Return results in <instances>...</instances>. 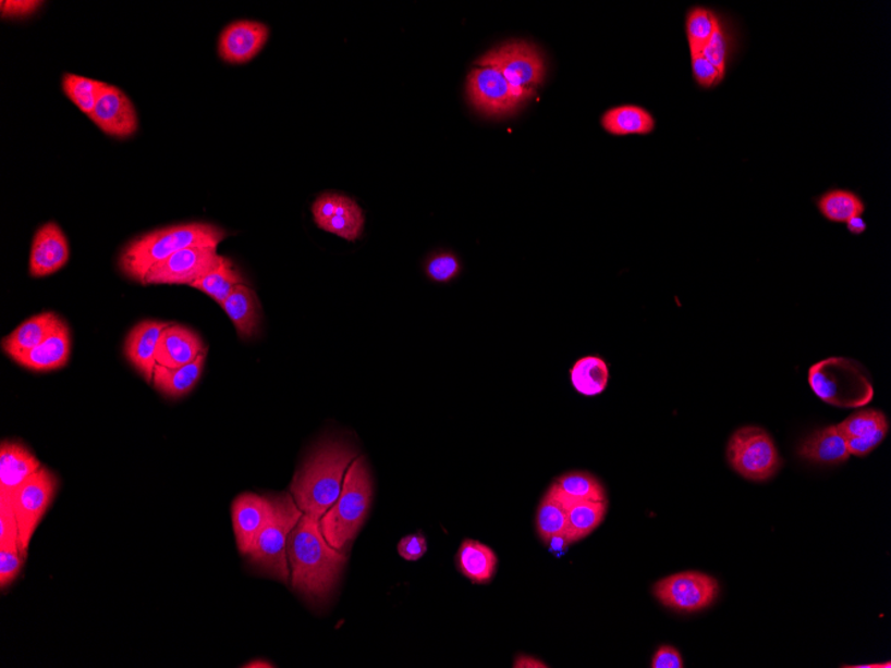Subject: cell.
Masks as SVG:
<instances>
[{
	"instance_id": "cell-1",
	"label": "cell",
	"mask_w": 891,
	"mask_h": 668,
	"mask_svg": "<svg viewBox=\"0 0 891 668\" xmlns=\"http://www.w3.org/2000/svg\"><path fill=\"white\" fill-rule=\"evenodd\" d=\"M288 557L293 586L310 601H325L334 590L346 555L326 541L318 519L303 514L291 531Z\"/></svg>"
},
{
	"instance_id": "cell-2",
	"label": "cell",
	"mask_w": 891,
	"mask_h": 668,
	"mask_svg": "<svg viewBox=\"0 0 891 668\" xmlns=\"http://www.w3.org/2000/svg\"><path fill=\"white\" fill-rule=\"evenodd\" d=\"M356 454L347 443L328 441L315 448L291 483V494L303 514L322 519L337 504L344 477Z\"/></svg>"
},
{
	"instance_id": "cell-3",
	"label": "cell",
	"mask_w": 891,
	"mask_h": 668,
	"mask_svg": "<svg viewBox=\"0 0 891 668\" xmlns=\"http://www.w3.org/2000/svg\"><path fill=\"white\" fill-rule=\"evenodd\" d=\"M228 236L216 224L194 222L156 230L130 242L119 256L118 265L124 276L144 285L154 265L188 247H216Z\"/></svg>"
},
{
	"instance_id": "cell-4",
	"label": "cell",
	"mask_w": 891,
	"mask_h": 668,
	"mask_svg": "<svg viewBox=\"0 0 891 668\" xmlns=\"http://www.w3.org/2000/svg\"><path fill=\"white\" fill-rule=\"evenodd\" d=\"M371 499L370 471L364 458H356L344 477L340 498L319 520L331 547L342 552L354 540L370 511Z\"/></svg>"
},
{
	"instance_id": "cell-5",
	"label": "cell",
	"mask_w": 891,
	"mask_h": 668,
	"mask_svg": "<svg viewBox=\"0 0 891 668\" xmlns=\"http://www.w3.org/2000/svg\"><path fill=\"white\" fill-rule=\"evenodd\" d=\"M809 384L819 399L840 409H859L875 396L863 366L846 358H829L811 366Z\"/></svg>"
},
{
	"instance_id": "cell-6",
	"label": "cell",
	"mask_w": 891,
	"mask_h": 668,
	"mask_svg": "<svg viewBox=\"0 0 891 668\" xmlns=\"http://www.w3.org/2000/svg\"><path fill=\"white\" fill-rule=\"evenodd\" d=\"M272 514L269 522L259 532L249 559L260 570L283 583L290 581L288 542L291 531L298 524L303 511L293 496L282 494L271 496Z\"/></svg>"
},
{
	"instance_id": "cell-7",
	"label": "cell",
	"mask_w": 891,
	"mask_h": 668,
	"mask_svg": "<svg viewBox=\"0 0 891 668\" xmlns=\"http://www.w3.org/2000/svg\"><path fill=\"white\" fill-rule=\"evenodd\" d=\"M478 67L496 69L516 91L532 98L545 78V62L536 46L515 40L487 52Z\"/></svg>"
},
{
	"instance_id": "cell-8",
	"label": "cell",
	"mask_w": 891,
	"mask_h": 668,
	"mask_svg": "<svg viewBox=\"0 0 891 668\" xmlns=\"http://www.w3.org/2000/svg\"><path fill=\"white\" fill-rule=\"evenodd\" d=\"M728 459L741 477L754 482L768 481L781 466L780 454L768 431L754 425L740 429L730 437Z\"/></svg>"
},
{
	"instance_id": "cell-9",
	"label": "cell",
	"mask_w": 891,
	"mask_h": 668,
	"mask_svg": "<svg viewBox=\"0 0 891 668\" xmlns=\"http://www.w3.org/2000/svg\"><path fill=\"white\" fill-rule=\"evenodd\" d=\"M58 479L51 471L41 467L29 477L21 487L15 490L10 500L20 528L22 553L27 555L29 542L33 540L41 518L51 506L57 494Z\"/></svg>"
},
{
	"instance_id": "cell-10",
	"label": "cell",
	"mask_w": 891,
	"mask_h": 668,
	"mask_svg": "<svg viewBox=\"0 0 891 668\" xmlns=\"http://www.w3.org/2000/svg\"><path fill=\"white\" fill-rule=\"evenodd\" d=\"M720 586L715 578L698 571L675 573L659 581L655 595L663 606L681 613H697L716 601Z\"/></svg>"
},
{
	"instance_id": "cell-11",
	"label": "cell",
	"mask_w": 891,
	"mask_h": 668,
	"mask_svg": "<svg viewBox=\"0 0 891 668\" xmlns=\"http://www.w3.org/2000/svg\"><path fill=\"white\" fill-rule=\"evenodd\" d=\"M216 247H188L163 260L146 275L144 285H187L192 287L222 263Z\"/></svg>"
},
{
	"instance_id": "cell-12",
	"label": "cell",
	"mask_w": 891,
	"mask_h": 668,
	"mask_svg": "<svg viewBox=\"0 0 891 668\" xmlns=\"http://www.w3.org/2000/svg\"><path fill=\"white\" fill-rule=\"evenodd\" d=\"M467 97L475 110L490 116L512 114L528 99L496 69L477 67L468 74Z\"/></svg>"
},
{
	"instance_id": "cell-13",
	"label": "cell",
	"mask_w": 891,
	"mask_h": 668,
	"mask_svg": "<svg viewBox=\"0 0 891 668\" xmlns=\"http://www.w3.org/2000/svg\"><path fill=\"white\" fill-rule=\"evenodd\" d=\"M314 222L324 232L355 242L364 233L365 217L355 200L340 194H324L313 205Z\"/></svg>"
},
{
	"instance_id": "cell-14",
	"label": "cell",
	"mask_w": 891,
	"mask_h": 668,
	"mask_svg": "<svg viewBox=\"0 0 891 668\" xmlns=\"http://www.w3.org/2000/svg\"><path fill=\"white\" fill-rule=\"evenodd\" d=\"M90 120L110 137L126 139L138 129V115L132 100L121 88L105 85Z\"/></svg>"
},
{
	"instance_id": "cell-15",
	"label": "cell",
	"mask_w": 891,
	"mask_h": 668,
	"mask_svg": "<svg viewBox=\"0 0 891 668\" xmlns=\"http://www.w3.org/2000/svg\"><path fill=\"white\" fill-rule=\"evenodd\" d=\"M270 29L264 23H231L219 37L218 52L224 62L243 64L253 61L269 40Z\"/></svg>"
},
{
	"instance_id": "cell-16",
	"label": "cell",
	"mask_w": 891,
	"mask_h": 668,
	"mask_svg": "<svg viewBox=\"0 0 891 668\" xmlns=\"http://www.w3.org/2000/svg\"><path fill=\"white\" fill-rule=\"evenodd\" d=\"M70 259L66 235L56 222L46 223L34 236L29 252V275L45 277L58 273Z\"/></svg>"
},
{
	"instance_id": "cell-17",
	"label": "cell",
	"mask_w": 891,
	"mask_h": 668,
	"mask_svg": "<svg viewBox=\"0 0 891 668\" xmlns=\"http://www.w3.org/2000/svg\"><path fill=\"white\" fill-rule=\"evenodd\" d=\"M837 429L845 440L849 453L863 458L881 445L889 433V422L882 411L863 410L837 424Z\"/></svg>"
},
{
	"instance_id": "cell-18",
	"label": "cell",
	"mask_w": 891,
	"mask_h": 668,
	"mask_svg": "<svg viewBox=\"0 0 891 668\" xmlns=\"http://www.w3.org/2000/svg\"><path fill=\"white\" fill-rule=\"evenodd\" d=\"M231 512L237 548L243 555H248L259 532L271 518L272 500L258 494H242L234 500Z\"/></svg>"
},
{
	"instance_id": "cell-19",
	"label": "cell",
	"mask_w": 891,
	"mask_h": 668,
	"mask_svg": "<svg viewBox=\"0 0 891 668\" xmlns=\"http://www.w3.org/2000/svg\"><path fill=\"white\" fill-rule=\"evenodd\" d=\"M170 326L168 322L144 321L130 331L124 342V355L148 383H152L157 368V350L160 336Z\"/></svg>"
},
{
	"instance_id": "cell-20",
	"label": "cell",
	"mask_w": 891,
	"mask_h": 668,
	"mask_svg": "<svg viewBox=\"0 0 891 668\" xmlns=\"http://www.w3.org/2000/svg\"><path fill=\"white\" fill-rule=\"evenodd\" d=\"M40 469L39 460L21 443L3 442L0 448V498L10 499L15 490Z\"/></svg>"
},
{
	"instance_id": "cell-21",
	"label": "cell",
	"mask_w": 891,
	"mask_h": 668,
	"mask_svg": "<svg viewBox=\"0 0 891 668\" xmlns=\"http://www.w3.org/2000/svg\"><path fill=\"white\" fill-rule=\"evenodd\" d=\"M205 348L204 342L193 330L170 323L158 343L157 363L170 369L182 368L197 359Z\"/></svg>"
},
{
	"instance_id": "cell-22",
	"label": "cell",
	"mask_w": 891,
	"mask_h": 668,
	"mask_svg": "<svg viewBox=\"0 0 891 668\" xmlns=\"http://www.w3.org/2000/svg\"><path fill=\"white\" fill-rule=\"evenodd\" d=\"M64 324L66 323L56 312H41V314L29 318L13 333L5 336L2 342L3 350L10 358L15 359L49 339Z\"/></svg>"
},
{
	"instance_id": "cell-23",
	"label": "cell",
	"mask_w": 891,
	"mask_h": 668,
	"mask_svg": "<svg viewBox=\"0 0 891 668\" xmlns=\"http://www.w3.org/2000/svg\"><path fill=\"white\" fill-rule=\"evenodd\" d=\"M222 310L233 322L237 335L242 339H249L259 333L263 322V309L259 299L252 287L240 285L233 289L229 298L221 305Z\"/></svg>"
},
{
	"instance_id": "cell-24",
	"label": "cell",
	"mask_w": 891,
	"mask_h": 668,
	"mask_svg": "<svg viewBox=\"0 0 891 668\" xmlns=\"http://www.w3.org/2000/svg\"><path fill=\"white\" fill-rule=\"evenodd\" d=\"M71 355V336L68 324L59 329L49 339L40 343L14 360L17 364L33 371H52L64 368Z\"/></svg>"
},
{
	"instance_id": "cell-25",
	"label": "cell",
	"mask_w": 891,
	"mask_h": 668,
	"mask_svg": "<svg viewBox=\"0 0 891 668\" xmlns=\"http://www.w3.org/2000/svg\"><path fill=\"white\" fill-rule=\"evenodd\" d=\"M800 457L813 463L841 465L851 458L846 442L837 425L816 431L801 443Z\"/></svg>"
},
{
	"instance_id": "cell-26",
	"label": "cell",
	"mask_w": 891,
	"mask_h": 668,
	"mask_svg": "<svg viewBox=\"0 0 891 668\" xmlns=\"http://www.w3.org/2000/svg\"><path fill=\"white\" fill-rule=\"evenodd\" d=\"M206 357L207 348L192 363L184 364L182 368L170 369L157 364L152 378L154 386L158 392L172 399L186 396L197 386L205 369Z\"/></svg>"
},
{
	"instance_id": "cell-27",
	"label": "cell",
	"mask_w": 891,
	"mask_h": 668,
	"mask_svg": "<svg viewBox=\"0 0 891 668\" xmlns=\"http://www.w3.org/2000/svg\"><path fill=\"white\" fill-rule=\"evenodd\" d=\"M563 505L575 502H608L603 484L586 471H570L558 477L548 490Z\"/></svg>"
},
{
	"instance_id": "cell-28",
	"label": "cell",
	"mask_w": 891,
	"mask_h": 668,
	"mask_svg": "<svg viewBox=\"0 0 891 668\" xmlns=\"http://www.w3.org/2000/svg\"><path fill=\"white\" fill-rule=\"evenodd\" d=\"M601 124L606 133L615 137L649 135L656 129V120L651 112L635 104L618 106L606 111Z\"/></svg>"
},
{
	"instance_id": "cell-29",
	"label": "cell",
	"mask_w": 891,
	"mask_h": 668,
	"mask_svg": "<svg viewBox=\"0 0 891 668\" xmlns=\"http://www.w3.org/2000/svg\"><path fill=\"white\" fill-rule=\"evenodd\" d=\"M456 566L468 581L474 584L490 583L496 576L498 558L489 546L477 541L466 540L462 543L455 557Z\"/></svg>"
},
{
	"instance_id": "cell-30",
	"label": "cell",
	"mask_w": 891,
	"mask_h": 668,
	"mask_svg": "<svg viewBox=\"0 0 891 668\" xmlns=\"http://www.w3.org/2000/svg\"><path fill=\"white\" fill-rule=\"evenodd\" d=\"M569 374L575 392L585 396L602 394L608 388L610 380L609 366L598 355H587L578 359Z\"/></svg>"
},
{
	"instance_id": "cell-31",
	"label": "cell",
	"mask_w": 891,
	"mask_h": 668,
	"mask_svg": "<svg viewBox=\"0 0 891 668\" xmlns=\"http://www.w3.org/2000/svg\"><path fill=\"white\" fill-rule=\"evenodd\" d=\"M567 507L566 536L570 543L589 536L603 522L608 512V502H575Z\"/></svg>"
},
{
	"instance_id": "cell-32",
	"label": "cell",
	"mask_w": 891,
	"mask_h": 668,
	"mask_svg": "<svg viewBox=\"0 0 891 668\" xmlns=\"http://www.w3.org/2000/svg\"><path fill=\"white\" fill-rule=\"evenodd\" d=\"M240 285H247L245 276L235 268L233 260L223 257L222 263L216 270L195 282L192 287L209 295L221 306L233 289Z\"/></svg>"
},
{
	"instance_id": "cell-33",
	"label": "cell",
	"mask_w": 891,
	"mask_h": 668,
	"mask_svg": "<svg viewBox=\"0 0 891 668\" xmlns=\"http://www.w3.org/2000/svg\"><path fill=\"white\" fill-rule=\"evenodd\" d=\"M817 207L826 221L833 223H846L855 217H863L865 212L864 200L857 194L842 188L822 194L817 199Z\"/></svg>"
},
{
	"instance_id": "cell-34",
	"label": "cell",
	"mask_w": 891,
	"mask_h": 668,
	"mask_svg": "<svg viewBox=\"0 0 891 668\" xmlns=\"http://www.w3.org/2000/svg\"><path fill=\"white\" fill-rule=\"evenodd\" d=\"M566 530L567 507L550 492L546 493L537 511V531L540 540L548 545L552 537L566 535Z\"/></svg>"
},
{
	"instance_id": "cell-35",
	"label": "cell",
	"mask_w": 891,
	"mask_h": 668,
	"mask_svg": "<svg viewBox=\"0 0 891 668\" xmlns=\"http://www.w3.org/2000/svg\"><path fill=\"white\" fill-rule=\"evenodd\" d=\"M720 22V15L715 10L694 5L686 15V38L691 54L700 52L709 44L712 34Z\"/></svg>"
},
{
	"instance_id": "cell-36",
	"label": "cell",
	"mask_w": 891,
	"mask_h": 668,
	"mask_svg": "<svg viewBox=\"0 0 891 668\" xmlns=\"http://www.w3.org/2000/svg\"><path fill=\"white\" fill-rule=\"evenodd\" d=\"M735 47L734 28L720 15V22H718L716 32L712 34L709 44L700 51V54L708 59L710 63L715 64V66L727 76L729 64L734 57Z\"/></svg>"
},
{
	"instance_id": "cell-37",
	"label": "cell",
	"mask_w": 891,
	"mask_h": 668,
	"mask_svg": "<svg viewBox=\"0 0 891 668\" xmlns=\"http://www.w3.org/2000/svg\"><path fill=\"white\" fill-rule=\"evenodd\" d=\"M106 83L75 74H64L63 92L85 114L90 115L97 104Z\"/></svg>"
},
{
	"instance_id": "cell-38",
	"label": "cell",
	"mask_w": 891,
	"mask_h": 668,
	"mask_svg": "<svg viewBox=\"0 0 891 668\" xmlns=\"http://www.w3.org/2000/svg\"><path fill=\"white\" fill-rule=\"evenodd\" d=\"M462 265L460 259L451 252H439L432 256L426 263V275L437 283H450L461 274Z\"/></svg>"
},
{
	"instance_id": "cell-39",
	"label": "cell",
	"mask_w": 891,
	"mask_h": 668,
	"mask_svg": "<svg viewBox=\"0 0 891 668\" xmlns=\"http://www.w3.org/2000/svg\"><path fill=\"white\" fill-rule=\"evenodd\" d=\"M692 71L695 83L704 90H711L720 86L727 78L715 64L710 63L700 52H693Z\"/></svg>"
},
{
	"instance_id": "cell-40",
	"label": "cell",
	"mask_w": 891,
	"mask_h": 668,
	"mask_svg": "<svg viewBox=\"0 0 891 668\" xmlns=\"http://www.w3.org/2000/svg\"><path fill=\"white\" fill-rule=\"evenodd\" d=\"M0 547L21 548L20 528L13 506L10 500L3 498H0Z\"/></svg>"
},
{
	"instance_id": "cell-41",
	"label": "cell",
	"mask_w": 891,
	"mask_h": 668,
	"mask_svg": "<svg viewBox=\"0 0 891 668\" xmlns=\"http://www.w3.org/2000/svg\"><path fill=\"white\" fill-rule=\"evenodd\" d=\"M26 555L20 547H0V586H10L22 570Z\"/></svg>"
},
{
	"instance_id": "cell-42",
	"label": "cell",
	"mask_w": 891,
	"mask_h": 668,
	"mask_svg": "<svg viewBox=\"0 0 891 668\" xmlns=\"http://www.w3.org/2000/svg\"><path fill=\"white\" fill-rule=\"evenodd\" d=\"M427 553V541L422 534H413L402 537L398 545V554L408 561H417L425 557Z\"/></svg>"
},
{
	"instance_id": "cell-43",
	"label": "cell",
	"mask_w": 891,
	"mask_h": 668,
	"mask_svg": "<svg viewBox=\"0 0 891 668\" xmlns=\"http://www.w3.org/2000/svg\"><path fill=\"white\" fill-rule=\"evenodd\" d=\"M652 668H683V659L679 650L671 646H662L658 650L651 661Z\"/></svg>"
},
{
	"instance_id": "cell-44",
	"label": "cell",
	"mask_w": 891,
	"mask_h": 668,
	"mask_svg": "<svg viewBox=\"0 0 891 668\" xmlns=\"http://www.w3.org/2000/svg\"><path fill=\"white\" fill-rule=\"evenodd\" d=\"M40 2H2L3 17H23L33 15L40 8Z\"/></svg>"
},
{
	"instance_id": "cell-45",
	"label": "cell",
	"mask_w": 891,
	"mask_h": 668,
	"mask_svg": "<svg viewBox=\"0 0 891 668\" xmlns=\"http://www.w3.org/2000/svg\"><path fill=\"white\" fill-rule=\"evenodd\" d=\"M515 668H546V664L542 660L537 658H533V656L528 655H520L518 658L515 659L514 666Z\"/></svg>"
},
{
	"instance_id": "cell-46",
	"label": "cell",
	"mask_w": 891,
	"mask_h": 668,
	"mask_svg": "<svg viewBox=\"0 0 891 668\" xmlns=\"http://www.w3.org/2000/svg\"><path fill=\"white\" fill-rule=\"evenodd\" d=\"M847 232L853 235H861L866 232L867 224L863 217H855L846 222Z\"/></svg>"
},
{
	"instance_id": "cell-47",
	"label": "cell",
	"mask_w": 891,
	"mask_h": 668,
	"mask_svg": "<svg viewBox=\"0 0 891 668\" xmlns=\"http://www.w3.org/2000/svg\"><path fill=\"white\" fill-rule=\"evenodd\" d=\"M245 667H274L270 664H267L265 660H254L252 664L246 665Z\"/></svg>"
}]
</instances>
